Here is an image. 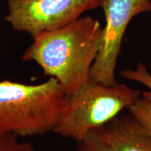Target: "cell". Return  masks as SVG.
Returning <instances> with one entry per match:
<instances>
[{
	"label": "cell",
	"mask_w": 151,
	"mask_h": 151,
	"mask_svg": "<svg viewBox=\"0 0 151 151\" xmlns=\"http://www.w3.org/2000/svg\"><path fill=\"white\" fill-rule=\"evenodd\" d=\"M102 34L98 19L81 17L65 27L33 38L21 59L36 62L45 75L59 82L66 95H71L90 80Z\"/></svg>",
	"instance_id": "6da1fadb"
},
{
	"label": "cell",
	"mask_w": 151,
	"mask_h": 151,
	"mask_svg": "<svg viewBox=\"0 0 151 151\" xmlns=\"http://www.w3.org/2000/svg\"><path fill=\"white\" fill-rule=\"evenodd\" d=\"M66 97L52 77L39 84L0 79V133L20 137L53 132Z\"/></svg>",
	"instance_id": "7a4b0ae2"
},
{
	"label": "cell",
	"mask_w": 151,
	"mask_h": 151,
	"mask_svg": "<svg viewBox=\"0 0 151 151\" xmlns=\"http://www.w3.org/2000/svg\"><path fill=\"white\" fill-rule=\"evenodd\" d=\"M139 90L125 83L105 85L90 79L71 95L53 132L78 142L92 130L102 127L141 97Z\"/></svg>",
	"instance_id": "3957f363"
},
{
	"label": "cell",
	"mask_w": 151,
	"mask_h": 151,
	"mask_svg": "<svg viewBox=\"0 0 151 151\" xmlns=\"http://www.w3.org/2000/svg\"><path fill=\"white\" fill-rule=\"evenodd\" d=\"M102 0H8L4 20L14 30L35 38L65 27L87 11L100 7Z\"/></svg>",
	"instance_id": "277c9868"
},
{
	"label": "cell",
	"mask_w": 151,
	"mask_h": 151,
	"mask_svg": "<svg viewBox=\"0 0 151 151\" xmlns=\"http://www.w3.org/2000/svg\"><path fill=\"white\" fill-rule=\"evenodd\" d=\"M100 7L104 13L106 26L90 79L110 86L118 83L115 71L128 24L137 15L150 12L151 0H102Z\"/></svg>",
	"instance_id": "5b68a950"
},
{
	"label": "cell",
	"mask_w": 151,
	"mask_h": 151,
	"mask_svg": "<svg viewBox=\"0 0 151 151\" xmlns=\"http://www.w3.org/2000/svg\"><path fill=\"white\" fill-rule=\"evenodd\" d=\"M96 129L113 151H151V133L129 112Z\"/></svg>",
	"instance_id": "8992f818"
},
{
	"label": "cell",
	"mask_w": 151,
	"mask_h": 151,
	"mask_svg": "<svg viewBox=\"0 0 151 151\" xmlns=\"http://www.w3.org/2000/svg\"><path fill=\"white\" fill-rule=\"evenodd\" d=\"M120 76L127 80L135 81L142 84L148 88V91L143 92L141 97L151 101V73L143 62H139L135 69H123L120 71Z\"/></svg>",
	"instance_id": "52a82bcc"
},
{
	"label": "cell",
	"mask_w": 151,
	"mask_h": 151,
	"mask_svg": "<svg viewBox=\"0 0 151 151\" xmlns=\"http://www.w3.org/2000/svg\"><path fill=\"white\" fill-rule=\"evenodd\" d=\"M77 143L76 151H113L96 129L88 132Z\"/></svg>",
	"instance_id": "ba28073f"
},
{
	"label": "cell",
	"mask_w": 151,
	"mask_h": 151,
	"mask_svg": "<svg viewBox=\"0 0 151 151\" xmlns=\"http://www.w3.org/2000/svg\"><path fill=\"white\" fill-rule=\"evenodd\" d=\"M136 119L151 133V101L141 97L127 109Z\"/></svg>",
	"instance_id": "9c48e42d"
},
{
	"label": "cell",
	"mask_w": 151,
	"mask_h": 151,
	"mask_svg": "<svg viewBox=\"0 0 151 151\" xmlns=\"http://www.w3.org/2000/svg\"><path fill=\"white\" fill-rule=\"evenodd\" d=\"M0 151H36L27 142L20 140L13 134L0 133Z\"/></svg>",
	"instance_id": "30bf717a"
}]
</instances>
